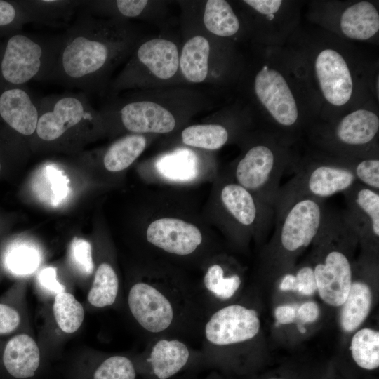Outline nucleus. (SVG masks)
<instances>
[{"label":"nucleus","mask_w":379,"mask_h":379,"mask_svg":"<svg viewBox=\"0 0 379 379\" xmlns=\"http://www.w3.org/2000/svg\"><path fill=\"white\" fill-rule=\"evenodd\" d=\"M77 14L60 34L51 81L88 94L103 87L112 67L130 48L133 34L121 21L97 18L82 7Z\"/></svg>","instance_id":"nucleus-1"},{"label":"nucleus","mask_w":379,"mask_h":379,"mask_svg":"<svg viewBox=\"0 0 379 379\" xmlns=\"http://www.w3.org/2000/svg\"><path fill=\"white\" fill-rule=\"evenodd\" d=\"M60 34L22 30L0 36V91L31 81H51Z\"/></svg>","instance_id":"nucleus-2"},{"label":"nucleus","mask_w":379,"mask_h":379,"mask_svg":"<svg viewBox=\"0 0 379 379\" xmlns=\"http://www.w3.org/2000/svg\"><path fill=\"white\" fill-rule=\"evenodd\" d=\"M38 102L39 117L34 135L44 143L53 144L72 131L94 128L102 119L82 91L53 94Z\"/></svg>","instance_id":"nucleus-3"},{"label":"nucleus","mask_w":379,"mask_h":379,"mask_svg":"<svg viewBox=\"0 0 379 379\" xmlns=\"http://www.w3.org/2000/svg\"><path fill=\"white\" fill-rule=\"evenodd\" d=\"M357 182L349 164L324 162L307 164L280 187L274 208L293 199L312 197L319 199L344 192Z\"/></svg>","instance_id":"nucleus-4"},{"label":"nucleus","mask_w":379,"mask_h":379,"mask_svg":"<svg viewBox=\"0 0 379 379\" xmlns=\"http://www.w3.org/2000/svg\"><path fill=\"white\" fill-rule=\"evenodd\" d=\"M286 166V160L279 159L271 147L256 145L238 161L234 176L239 185L274 208Z\"/></svg>","instance_id":"nucleus-5"},{"label":"nucleus","mask_w":379,"mask_h":379,"mask_svg":"<svg viewBox=\"0 0 379 379\" xmlns=\"http://www.w3.org/2000/svg\"><path fill=\"white\" fill-rule=\"evenodd\" d=\"M128 305L139 325L151 333L166 331L175 319V305L167 291L147 282L136 283L131 288Z\"/></svg>","instance_id":"nucleus-6"},{"label":"nucleus","mask_w":379,"mask_h":379,"mask_svg":"<svg viewBox=\"0 0 379 379\" xmlns=\"http://www.w3.org/2000/svg\"><path fill=\"white\" fill-rule=\"evenodd\" d=\"M260 326L258 312L240 305H230L213 313L206 322V340L214 345L224 346L253 338Z\"/></svg>","instance_id":"nucleus-7"},{"label":"nucleus","mask_w":379,"mask_h":379,"mask_svg":"<svg viewBox=\"0 0 379 379\" xmlns=\"http://www.w3.org/2000/svg\"><path fill=\"white\" fill-rule=\"evenodd\" d=\"M222 206L232 220L245 229L270 230L274 211L237 182L225 185L220 191Z\"/></svg>","instance_id":"nucleus-8"},{"label":"nucleus","mask_w":379,"mask_h":379,"mask_svg":"<svg viewBox=\"0 0 379 379\" xmlns=\"http://www.w3.org/2000/svg\"><path fill=\"white\" fill-rule=\"evenodd\" d=\"M255 91L274 119L283 126H291L298 119V108L284 77L267 65L257 74Z\"/></svg>","instance_id":"nucleus-9"},{"label":"nucleus","mask_w":379,"mask_h":379,"mask_svg":"<svg viewBox=\"0 0 379 379\" xmlns=\"http://www.w3.org/2000/svg\"><path fill=\"white\" fill-rule=\"evenodd\" d=\"M320 298L326 304L338 307L346 300L352 283V272L347 256L338 249H330L323 261L313 268Z\"/></svg>","instance_id":"nucleus-10"},{"label":"nucleus","mask_w":379,"mask_h":379,"mask_svg":"<svg viewBox=\"0 0 379 379\" xmlns=\"http://www.w3.org/2000/svg\"><path fill=\"white\" fill-rule=\"evenodd\" d=\"M102 110V116L116 114L125 129L136 134L166 133L175 126L173 114L161 105L150 101H128L118 108Z\"/></svg>","instance_id":"nucleus-11"},{"label":"nucleus","mask_w":379,"mask_h":379,"mask_svg":"<svg viewBox=\"0 0 379 379\" xmlns=\"http://www.w3.org/2000/svg\"><path fill=\"white\" fill-rule=\"evenodd\" d=\"M347 210L342 214L357 237L364 240L379 237V192L358 182L343 192Z\"/></svg>","instance_id":"nucleus-12"},{"label":"nucleus","mask_w":379,"mask_h":379,"mask_svg":"<svg viewBox=\"0 0 379 379\" xmlns=\"http://www.w3.org/2000/svg\"><path fill=\"white\" fill-rule=\"evenodd\" d=\"M39 102L26 86L0 91V122L23 137L34 135Z\"/></svg>","instance_id":"nucleus-13"},{"label":"nucleus","mask_w":379,"mask_h":379,"mask_svg":"<svg viewBox=\"0 0 379 379\" xmlns=\"http://www.w3.org/2000/svg\"><path fill=\"white\" fill-rule=\"evenodd\" d=\"M146 235L147 241L154 246L177 255L192 253L202 241L201 233L196 226L172 218L153 221Z\"/></svg>","instance_id":"nucleus-14"},{"label":"nucleus","mask_w":379,"mask_h":379,"mask_svg":"<svg viewBox=\"0 0 379 379\" xmlns=\"http://www.w3.org/2000/svg\"><path fill=\"white\" fill-rule=\"evenodd\" d=\"M315 71L326 100L335 106L346 104L351 98L352 79L343 56L333 49L321 51L315 61Z\"/></svg>","instance_id":"nucleus-15"},{"label":"nucleus","mask_w":379,"mask_h":379,"mask_svg":"<svg viewBox=\"0 0 379 379\" xmlns=\"http://www.w3.org/2000/svg\"><path fill=\"white\" fill-rule=\"evenodd\" d=\"M190 352L179 340L161 339L152 347L149 356L137 371L147 379H169L188 364Z\"/></svg>","instance_id":"nucleus-16"},{"label":"nucleus","mask_w":379,"mask_h":379,"mask_svg":"<svg viewBox=\"0 0 379 379\" xmlns=\"http://www.w3.org/2000/svg\"><path fill=\"white\" fill-rule=\"evenodd\" d=\"M1 364L7 377L11 379H34L41 365L35 340L27 334L11 338L4 348Z\"/></svg>","instance_id":"nucleus-17"},{"label":"nucleus","mask_w":379,"mask_h":379,"mask_svg":"<svg viewBox=\"0 0 379 379\" xmlns=\"http://www.w3.org/2000/svg\"><path fill=\"white\" fill-rule=\"evenodd\" d=\"M136 62L142 64L157 77H173L179 66L176 45L167 39L156 38L142 44L135 53Z\"/></svg>","instance_id":"nucleus-18"},{"label":"nucleus","mask_w":379,"mask_h":379,"mask_svg":"<svg viewBox=\"0 0 379 379\" xmlns=\"http://www.w3.org/2000/svg\"><path fill=\"white\" fill-rule=\"evenodd\" d=\"M378 129L379 119L375 113L358 109L343 118L335 129V135L344 145L361 146L370 143Z\"/></svg>","instance_id":"nucleus-19"},{"label":"nucleus","mask_w":379,"mask_h":379,"mask_svg":"<svg viewBox=\"0 0 379 379\" xmlns=\"http://www.w3.org/2000/svg\"><path fill=\"white\" fill-rule=\"evenodd\" d=\"M31 22L60 26L68 22L83 5L81 0H19Z\"/></svg>","instance_id":"nucleus-20"},{"label":"nucleus","mask_w":379,"mask_h":379,"mask_svg":"<svg viewBox=\"0 0 379 379\" xmlns=\"http://www.w3.org/2000/svg\"><path fill=\"white\" fill-rule=\"evenodd\" d=\"M343 33L348 38L366 40L379 29V14L370 2L361 1L345 10L340 20Z\"/></svg>","instance_id":"nucleus-21"},{"label":"nucleus","mask_w":379,"mask_h":379,"mask_svg":"<svg viewBox=\"0 0 379 379\" xmlns=\"http://www.w3.org/2000/svg\"><path fill=\"white\" fill-rule=\"evenodd\" d=\"M372 293L366 283L356 281L351 288L340 313V324L346 332L357 329L368 316L371 307Z\"/></svg>","instance_id":"nucleus-22"},{"label":"nucleus","mask_w":379,"mask_h":379,"mask_svg":"<svg viewBox=\"0 0 379 379\" xmlns=\"http://www.w3.org/2000/svg\"><path fill=\"white\" fill-rule=\"evenodd\" d=\"M210 45L201 36L190 39L184 45L179 65L185 77L193 83L205 80L208 74Z\"/></svg>","instance_id":"nucleus-23"},{"label":"nucleus","mask_w":379,"mask_h":379,"mask_svg":"<svg viewBox=\"0 0 379 379\" xmlns=\"http://www.w3.org/2000/svg\"><path fill=\"white\" fill-rule=\"evenodd\" d=\"M146 139L141 134L126 135L112 143L103 156V164L111 172L128 168L144 151Z\"/></svg>","instance_id":"nucleus-24"},{"label":"nucleus","mask_w":379,"mask_h":379,"mask_svg":"<svg viewBox=\"0 0 379 379\" xmlns=\"http://www.w3.org/2000/svg\"><path fill=\"white\" fill-rule=\"evenodd\" d=\"M68 182L62 171L54 166L47 165L36 175L34 190L42 201L51 205H58L69 193Z\"/></svg>","instance_id":"nucleus-25"},{"label":"nucleus","mask_w":379,"mask_h":379,"mask_svg":"<svg viewBox=\"0 0 379 379\" xmlns=\"http://www.w3.org/2000/svg\"><path fill=\"white\" fill-rule=\"evenodd\" d=\"M204 23L206 28L219 36H230L239 29V22L229 3L224 0L206 1Z\"/></svg>","instance_id":"nucleus-26"},{"label":"nucleus","mask_w":379,"mask_h":379,"mask_svg":"<svg viewBox=\"0 0 379 379\" xmlns=\"http://www.w3.org/2000/svg\"><path fill=\"white\" fill-rule=\"evenodd\" d=\"M118 289L119 280L115 271L108 263H102L95 273L88 300L95 307L109 306L115 302Z\"/></svg>","instance_id":"nucleus-27"},{"label":"nucleus","mask_w":379,"mask_h":379,"mask_svg":"<svg viewBox=\"0 0 379 379\" xmlns=\"http://www.w3.org/2000/svg\"><path fill=\"white\" fill-rule=\"evenodd\" d=\"M350 350L356 364L366 370L379 366V332L371 328H362L352 337Z\"/></svg>","instance_id":"nucleus-28"},{"label":"nucleus","mask_w":379,"mask_h":379,"mask_svg":"<svg viewBox=\"0 0 379 379\" xmlns=\"http://www.w3.org/2000/svg\"><path fill=\"white\" fill-rule=\"evenodd\" d=\"M227 130L219 124L192 125L182 132V142L189 146L215 150L227 141Z\"/></svg>","instance_id":"nucleus-29"},{"label":"nucleus","mask_w":379,"mask_h":379,"mask_svg":"<svg viewBox=\"0 0 379 379\" xmlns=\"http://www.w3.org/2000/svg\"><path fill=\"white\" fill-rule=\"evenodd\" d=\"M53 310L58 326L67 333L77 331L84 318L81 303L72 294L65 291L56 294Z\"/></svg>","instance_id":"nucleus-30"},{"label":"nucleus","mask_w":379,"mask_h":379,"mask_svg":"<svg viewBox=\"0 0 379 379\" xmlns=\"http://www.w3.org/2000/svg\"><path fill=\"white\" fill-rule=\"evenodd\" d=\"M241 284L239 275L237 274L225 276L223 267L218 264L211 265L204 277L206 289L213 296L225 300L232 297Z\"/></svg>","instance_id":"nucleus-31"},{"label":"nucleus","mask_w":379,"mask_h":379,"mask_svg":"<svg viewBox=\"0 0 379 379\" xmlns=\"http://www.w3.org/2000/svg\"><path fill=\"white\" fill-rule=\"evenodd\" d=\"M137 373L135 364L128 357L114 355L98 364L90 379H136Z\"/></svg>","instance_id":"nucleus-32"},{"label":"nucleus","mask_w":379,"mask_h":379,"mask_svg":"<svg viewBox=\"0 0 379 379\" xmlns=\"http://www.w3.org/2000/svg\"><path fill=\"white\" fill-rule=\"evenodd\" d=\"M30 20L19 0H0V36L22 30Z\"/></svg>","instance_id":"nucleus-33"},{"label":"nucleus","mask_w":379,"mask_h":379,"mask_svg":"<svg viewBox=\"0 0 379 379\" xmlns=\"http://www.w3.org/2000/svg\"><path fill=\"white\" fill-rule=\"evenodd\" d=\"M6 264L8 269L18 274L33 272L39 264V256L34 248L21 246L13 249L8 255Z\"/></svg>","instance_id":"nucleus-34"},{"label":"nucleus","mask_w":379,"mask_h":379,"mask_svg":"<svg viewBox=\"0 0 379 379\" xmlns=\"http://www.w3.org/2000/svg\"><path fill=\"white\" fill-rule=\"evenodd\" d=\"M358 182L379 192V159L364 158L356 164L348 162Z\"/></svg>","instance_id":"nucleus-35"},{"label":"nucleus","mask_w":379,"mask_h":379,"mask_svg":"<svg viewBox=\"0 0 379 379\" xmlns=\"http://www.w3.org/2000/svg\"><path fill=\"white\" fill-rule=\"evenodd\" d=\"M69 258L72 265L81 273L90 275L93 270L92 249L90 243L74 237L71 242Z\"/></svg>","instance_id":"nucleus-36"},{"label":"nucleus","mask_w":379,"mask_h":379,"mask_svg":"<svg viewBox=\"0 0 379 379\" xmlns=\"http://www.w3.org/2000/svg\"><path fill=\"white\" fill-rule=\"evenodd\" d=\"M161 173L174 180H189L195 176L194 164L182 157L165 159L160 164Z\"/></svg>","instance_id":"nucleus-37"},{"label":"nucleus","mask_w":379,"mask_h":379,"mask_svg":"<svg viewBox=\"0 0 379 379\" xmlns=\"http://www.w3.org/2000/svg\"><path fill=\"white\" fill-rule=\"evenodd\" d=\"M298 282V292L310 295L317 291V284L313 267L303 266L295 274Z\"/></svg>","instance_id":"nucleus-38"},{"label":"nucleus","mask_w":379,"mask_h":379,"mask_svg":"<svg viewBox=\"0 0 379 379\" xmlns=\"http://www.w3.org/2000/svg\"><path fill=\"white\" fill-rule=\"evenodd\" d=\"M20 317L13 307L0 303V334L8 333L19 325Z\"/></svg>","instance_id":"nucleus-39"},{"label":"nucleus","mask_w":379,"mask_h":379,"mask_svg":"<svg viewBox=\"0 0 379 379\" xmlns=\"http://www.w3.org/2000/svg\"><path fill=\"white\" fill-rule=\"evenodd\" d=\"M56 269L53 267L44 268L39 274L38 280L48 291L59 293L65 291V287L57 280Z\"/></svg>","instance_id":"nucleus-40"},{"label":"nucleus","mask_w":379,"mask_h":379,"mask_svg":"<svg viewBox=\"0 0 379 379\" xmlns=\"http://www.w3.org/2000/svg\"><path fill=\"white\" fill-rule=\"evenodd\" d=\"M244 2L258 12L267 16L274 15L279 11L282 4L280 0H246Z\"/></svg>","instance_id":"nucleus-41"},{"label":"nucleus","mask_w":379,"mask_h":379,"mask_svg":"<svg viewBox=\"0 0 379 379\" xmlns=\"http://www.w3.org/2000/svg\"><path fill=\"white\" fill-rule=\"evenodd\" d=\"M320 310L314 302H306L297 310L298 318L303 323L315 321L319 317Z\"/></svg>","instance_id":"nucleus-42"},{"label":"nucleus","mask_w":379,"mask_h":379,"mask_svg":"<svg viewBox=\"0 0 379 379\" xmlns=\"http://www.w3.org/2000/svg\"><path fill=\"white\" fill-rule=\"evenodd\" d=\"M298 308L291 305H284L277 307L274 312L277 324H289L293 323L296 319Z\"/></svg>","instance_id":"nucleus-43"},{"label":"nucleus","mask_w":379,"mask_h":379,"mask_svg":"<svg viewBox=\"0 0 379 379\" xmlns=\"http://www.w3.org/2000/svg\"><path fill=\"white\" fill-rule=\"evenodd\" d=\"M279 288L283 291H298V282L295 275L292 274L284 275L280 283Z\"/></svg>","instance_id":"nucleus-44"},{"label":"nucleus","mask_w":379,"mask_h":379,"mask_svg":"<svg viewBox=\"0 0 379 379\" xmlns=\"http://www.w3.org/2000/svg\"><path fill=\"white\" fill-rule=\"evenodd\" d=\"M298 326L300 333H304L306 332V329L302 326H300V324H298Z\"/></svg>","instance_id":"nucleus-45"},{"label":"nucleus","mask_w":379,"mask_h":379,"mask_svg":"<svg viewBox=\"0 0 379 379\" xmlns=\"http://www.w3.org/2000/svg\"><path fill=\"white\" fill-rule=\"evenodd\" d=\"M270 379H282V378H270Z\"/></svg>","instance_id":"nucleus-46"},{"label":"nucleus","mask_w":379,"mask_h":379,"mask_svg":"<svg viewBox=\"0 0 379 379\" xmlns=\"http://www.w3.org/2000/svg\"><path fill=\"white\" fill-rule=\"evenodd\" d=\"M1 162H0V170H1Z\"/></svg>","instance_id":"nucleus-47"}]
</instances>
